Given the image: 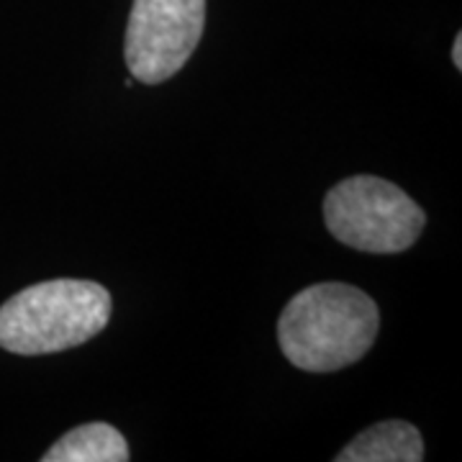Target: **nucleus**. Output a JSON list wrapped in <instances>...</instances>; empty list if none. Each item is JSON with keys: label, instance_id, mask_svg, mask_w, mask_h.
I'll return each mask as SVG.
<instances>
[{"label": "nucleus", "instance_id": "3", "mask_svg": "<svg viewBox=\"0 0 462 462\" xmlns=\"http://www.w3.org/2000/svg\"><path fill=\"white\" fill-rule=\"evenodd\" d=\"M324 221L342 245L373 254L409 249L427 226V214L398 185L375 175L337 182L324 199Z\"/></svg>", "mask_w": 462, "mask_h": 462}, {"label": "nucleus", "instance_id": "5", "mask_svg": "<svg viewBox=\"0 0 462 462\" xmlns=\"http://www.w3.org/2000/svg\"><path fill=\"white\" fill-rule=\"evenodd\" d=\"M337 462H421L424 439L409 421H380L360 431L334 457Z\"/></svg>", "mask_w": 462, "mask_h": 462}, {"label": "nucleus", "instance_id": "7", "mask_svg": "<svg viewBox=\"0 0 462 462\" xmlns=\"http://www.w3.org/2000/svg\"><path fill=\"white\" fill-rule=\"evenodd\" d=\"M452 62L457 69H462V33H457L455 39V47H452Z\"/></svg>", "mask_w": 462, "mask_h": 462}, {"label": "nucleus", "instance_id": "1", "mask_svg": "<svg viewBox=\"0 0 462 462\" xmlns=\"http://www.w3.org/2000/svg\"><path fill=\"white\" fill-rule=\"evenodd\" d=\"M378 329V306L367 293L346 282H316L282 309L278 342L298 370L334 373L363 360Z\"/></svg>", "mask_w": 462, "mask_h": 462}, {"label": "nucleus", "instance_id": "4", "mask_svg": "<svg viewBox=\"0 0 462 462\" xmlns=\"http://www.w3.org/2000/svg\"><path fill=\"white\" fill-rule=\"evenodd\" d=\"M206 29V0H134L126 26V67L134 80L160 85L193 57Z\"/></svg>", "mask_w": 462, "mask_h": 462}, {"label": "nucleus", "instance_id": "2", "mask_svg": "<svg viewBox=\"0 0 462 462\" xmlns=\"http://www.w3.org/2000/svg\"><path fill=\"white\" fill-rule=\"evenodd\" d=\"M111 293L93 281L36 282L0 306V346L14 355L72 349L108 327Z\"/></svg>", "mask_w": 462, "mask_h": 462}, {"label": "nucleus", "instance_id": "6", "mask_svg": "<svg viewBox=\"0 0 462 462\" xmlns=\"http://www.w3.org/2000/svg\"><path fill=\"white\" fill-rule=\"evenodd\" d=\"M44 462H126L129 445L124 434L103 421H90L75 427L65 437L51 445L42 457Z\"/></svg>", "mask_w": 462, "mask_h": 462}]
</instances>
